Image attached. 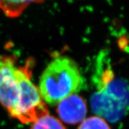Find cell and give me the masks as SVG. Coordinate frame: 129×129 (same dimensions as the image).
Segmentation results:
<instances>
[{
	"label": "cell",
	"mask_w": 129,
	"mask_h": 129,
	"mask_svg": "<svg viewBox=\"0 0 129 129\" xmlns=\"http://www.w3.org/2000/svg\"><path fill=\"white\" fill-rule=\"evenodd\" d=\"M77 64L70 58L59 56L51 62L41 74L39 90L45 102L58 104L85 87Z\"/></svg>",
	"instance_id": "obj_2"
},
{
	"label": "cell",
	"mask_w": 129,
	"mask_h": 129,
	"mask_svg": "<svg viewBox=\"0 0 129 129\" xmlns=\"http://www.w3.org/2000/svg\"><path fill=\"white\" fill-rule=\"evenodd\" d=\"M31 61L19 67L20 96L18 104L11 115L23 124L33 123L49 114V110L39 88L31 81Z\"/></svg>",
	"instance_id": "obj_3"
},
{
	"label": "cell",
	"mask_w": 129,
	"mask_h": 129,
	"mask_svg": "<svg viewBox=\"0 0 129 129\" xmlns=\"http://www.w3.org/2000/svg\"><path fill=\"white\" fill-rule=\"evenodd\" d=\"M105 52L98 56L92 81L96 90L90 98V107L96 116L117 123L129 113V81L117 78Z\"/></svg>",
	"instance_id": "obj_1"
},
{
	"label": "cell",
	"mask_w": 129,
	"mask_h": 129,
	"mask_svg": "<svg viewBox=\"0 0 129 129\" xmlns=\"http://www.w3.org/2000/svg\"><path fill=\"white\" fill-rule=\"evenodd\" d=\"M56 111L64 123L75 124L85 119L87 107L83 98L77 94H74L60 102Z\"/></svg>",
	"instance_id": "obj_5"
},
{
	"label": "cell",
	"mask_w": 129,
	"mask_h": 129,
	"mask_svg": "<svg viewBox=\"0 0 129 129\" xmlns=\"http://www.w3.org/2000/svg\"><path fill=\"white\" fill-rule=\"evenodd\" d=\"M30 129H66L57 118L49 114L42 117L32 123Z\"/></svg>",
	"instance_id": "obj_7"
},
{
	"label": "cell",
	"mask_w": 129,
	"mask_h": 129,
	"mask_svg": "<svg viewBox=\"0 0 129 129\" xmlns=\"http://www.w3.org/2000/svg\"><path fill=\"white\" fill-rule=\"evenodd\" d=\"M19 67L15 56L0 55V104L11 115L20 96Z\"/></svg>",
	"instance_id": "obj_4"
},
{
	"label": "cell",
	"mask_w": 129,
	"mask_h": 129,
	"mask_svg": "<svg viewBox=\"0 0 129 129\" xmlns=\"http://www.w3.org/2000/svg\"><path fill=\"white\" fill-rule=\"evenodd\" d=\"M46 0H0V9L9 18H17L33 3H41Z\"/></svg>",
	"instance_id": "obj_6"
},
{
	"label": "cell",
	"mask_w": 129,
	"mask_h": 129,
	"mask_svg": "<svg viewBox=\"0 0 129 129\" xmlns=\"http://www.w3.org/2000/svg\"><path fill=\"white\" fill-rule=\"evenodd\" d=\"M77 129H111L107 121L98 116H92L85 119Z\"/></svg>",
	"instance_id": "obj_8"
}]
</instances>
